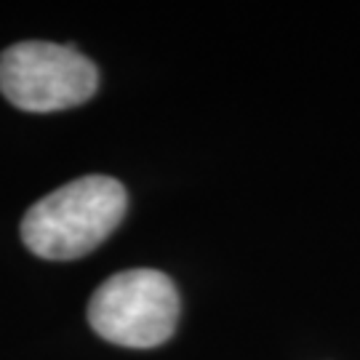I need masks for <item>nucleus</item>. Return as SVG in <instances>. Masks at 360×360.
<instances>
[{"instance_id": "nucleus-1", "label": "nucleus", "mask_w": 360, "mask_h": 360, "mask_svg": "<svg viewBox=\"0 0 360 360\" xmlns=\"http://www.w3.org/2000/svg\"><path fill=\"white\" fill-rule=\"evenodd\" d=\"M126 190L112 176H80L38 200L22 219V240L40 259H77L102 245L126 217Z\"/></svg>"}, {"instance_id": "nucleus-2", "label": "nucleus", "mask_w": 360, "mask_h": 360, "mask_svg": "<svg viewBox=\"0 0 360 360\" xmlns=\"http://www.w3.org/2000/svg\"><path fill=\"white\" fill-rule=\"evenodd\" d=\"M96 334L131 349H153L171 339L179 323V294L158 270L136 267L107 278L89 302Z\"/></svg>"}, {"instance_id": "nucleus-3", "label": "nucleus", "mask_w": 360, "mask_h": 360, "mask_svg": "<svg viewBox=\"0 0 360 360\" xmlns=\"http://www.w3.org/2000/svg\"><path fill=\"white\" fill-rule=\"evenodd\" d=\"M99 72L80 51L27 40L0 53V94L27 112H56L89 102Z\"/></svg>"}]
</instances>
